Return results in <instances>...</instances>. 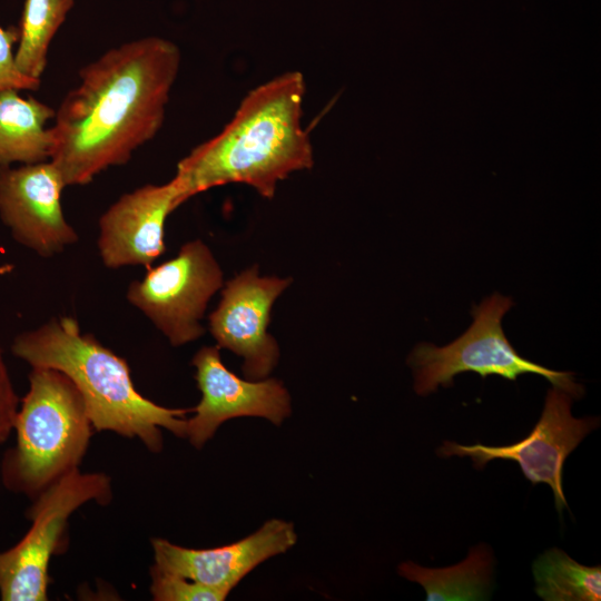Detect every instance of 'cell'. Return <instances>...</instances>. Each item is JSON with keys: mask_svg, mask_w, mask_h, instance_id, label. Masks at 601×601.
<instances>
[{"mask_svg": "<svg viewBox=\"0 0 601 601\" xmlns=\"http://www.w3.org/2000/svg\"><path fill=\"white\" fill-rule=\"evenodd\" d=\"M201 397L187 418L186 437L201 449L226 421L258 416L280 425L290 415V396L276 378L243 380L223 363L218 346H204L191 359Z\"/></svg>", "mask_w": 601, "mask_h": 601, "instance_id": "10", "label": "cell"}, {"mask_svg": "<svg viewBox=\"0 0 601 601\" xmlns=\"http://www.w3.org/2000/svg\"><path fill=\"white\" fill-rule=\"evenodd\" d=\"M17 89L0 91V167L50 160L53 137L49 120L56 110Z\"/></svg>", "mask_w": 601, "mask_h": 601, "instance_id": "14", "label": "cell"}, {"mask_svg": "<svg viewBox=\"0 0 601 601\" xmlns=\"http://www.w3.org/2000/svg\"><path fill=\"white\" fill-rule=\"evenodd\" d=\"M221 287L218 262L203 240L195 239L183 245L176 257L147 268L142 279L129 285L127 299L173 346H180L205 333L200 319Z\"/></svg>", "mask_w": 601, "mask_h": 601, "instance_id": "7", "label": "cell"}, {"mask_svg": "<svg viewBox=\"0 0 601 601\" xmlns=\"http://www.w3.org/2000/svg\"><path fill=\"white\" fill-rule=\"evenodd\" d=\"M179 48L146 37L107 50L79 71L51 126L50 161L67 186L128 162L160 130L180 68Z\"/></svg>", "mask_w": 601, "mask_h": 601, "instance_id": "1", "label": "cell"}, {"mask_svg": "<svg viewBox=\"0 0 601 601\" xmlns=\"http://www.w3.org/2000/svg\"><path fill=\"white\" fill-rule=\"evenodd\" d=\"M150 593L156 601H223L229 593L200 582L150 568Z\"/></svg>", "mask_w": 601, "mask_h": 601, "instance_id": "18", "label": "cell"}, {"mask_svg": "<svg viewBox=\"0 0 601 601\" xmlns=\"http://www.w3.org/2000/svg\"><path fill=\"white\" fill-rule=\"evenodd\" d=\"M180 205L173 179L119 197L99 219L98 249L105 266L151 267L166 249V219Z\"/></svg>", "mask_w": 601, "mask_h": 601, "instance_id": "12", "label": "cell"}, {"mask_svg": "<svg viewBox=\"0 0 601 601\" xmlns=\"http://www.w3.org/2000/svg\"><path fill=\"white\" fill-rule=\"evenodd\" d=\"M19 404L20 401L0 347V444L4 443L13 431Z\"/></svg>", "mask_w": 601, "mask_h": 601, "instance_id": "20", "label": "cell"}, {"mask_svg": "<svg viewBox=\"0 0 601 601\" xmlns=\"http://www.w3.org/2000/svg\"><path fill=\"white\" fill-rule=\"evenodd\" d=\"M492 553L486 545L471 549L467 558L453 566L428 569L412 561L398 565L403 578L420 583L428 601L485 600L493 572Z\"/></svg>", "mask_w": 601, "mask_h": 601, "instance_id": "15", "label": "cell"}, {"mask_svg": "<svg viewBox=\"0 0 601 601\" xmlns=\"http://www.w3.org/2000/svg\"><path fill=\"white\" fill-rule=\"evenodd\" d=\"M19 29L0 27V91L6 89L37 90L41 81L21 73L14 62L13 45L18 43Z\"/></svg>", "mask_w": 601, "mask_h": 601, "instance_id": "19", "label": "cell"}, {"mask_svg": "<svg viewBox=\"0 0 601 601\" xmlns=\"http://www.w3.org/2000/svg\"><path fill=\"white\" fill-rule=\"evenodd\" d=\"M513 305L510 297L494 293L474 306L472 324L455 341L445 346L416 345L407 358L414 374L415 392L425 396L437 391L439 386L450 387L453 378L465 372L477 373L483 378L497 375L509 381H515L523 374H535L571 397L581 398L584 387L575 382L573 373L531 362L508 341L502 319Z\"/></svg>", "mask_w": 601, "mask_h": 601, "instance_id": "5", "label": "cell"}, {"mask_svg": "<svg viewBox=\"0 0 601 601\" xmlns=\"http://www.w3.org/2000/svg\"><path fill=\"white\" fill-rule=\"evenodd\" d=\"M11 352L31 367L68 376L83 397L95 431L138 439L152 453L162 450L161 428L186 437V415L193 408H168L141 395L126 359L81 333L72 317L52 318L17 335Z\"/></svg>", "mask_w": 601, "mask_h": 601, "instance_id": "3", "label": "cell"}, {"mask_svg": "<svg viewBox=\"0 0 601 601\" xmlns=\"http://www.w3.org/2000/svg\"><path fill=\"white\" fill-rule=\"evenodd\" d=\"M571 404L568 393L553 387L546 393L541 417L523 440L506 446L461 445L446 441L437 453L444 457L470 456L479 470L494 459L513 460L532 484H549L555 509L562 513L568 508L562 487L565 459L600 423L598 417L572 416Z\"/></svg>", "mask_w": 601, "mask_h": 601, "instance_id": "8", "label": "cell"}, {"mask_svg": "<svg viewBox=\"0 0 601 601\" xmlns=\"http://www.w3.org/2000/svg\"><path fill=\"white\" fill-rule=\"evenodd\" d=\"M112 500L110 477L101 472L76 470L32 500L27 516L31 526L12 548L0 552L2 601L48 600L49 564L70 515L88 502L106 505Z\"/></svg>", "mask_w": 601, "mask_h": 601, "instance_id": "6", "label": "cell"}, {"mask_svg": "<svg viewBox=\"0 0 601 601\" xmlns=\"http://www.w3.org/2000/svg\"><path fill=\"white\" fill-rule=\"evenodd\" d=\"M306 82L287 71L248 91L230 121L191 149L173 177L183 205L217 186L244 184L273 198L279 181L311 169L314 152L302 125Z\"/></svg>", "mask_w": 601, "mask_h": 601, "instance_id": "2", "label": "cell"}, {"mask_svg": "<svg viewBox=\"0 0 601 601\" xmlns=\"http://www.w3.org/2000/svg\"><path fill=\"white\" fill-rule=\"evenodd\" d=\"M63 177L50 160L0 167V218L16 242L51 257L78 240L65 218Z\"/></svg>", "mask_w": 601, "mask_h": 601, "instance_id": "11", "label": "cell"}, {"mask_svg": "<svg viewBox=\"0 0 601 601\" xmlns=\"http://www.w3.org/2000/svg\"><path fill=\"white\" fill-rule=\"evenodd\" d=\"M13 431L16 444L0 461V481L32 501L79 470L93 426L82 395L68 376L49 367H31Z\"/></svg>", "mask_w": 601, "mask_h": 601, "instance_id": "4", "label": "cell"}, {"mask_svg": "<svg viewBox=\"0 0 601 601\" xmlns=\"http://www.w3.org/2000/svg\"><path fill=\"white\" fill-rule=\"evenodd\" d=\"M535 592L544 601H599L601 568L585 566L552 548L533 562Z\"/></svg>", "mask_w": 601, "mask_h": 601, "instance_id": "17", "label": "cell"}, {"mask_svg": "<svg viewBox=\"0 0 601 601\" xmlns=\"http://www.w3.org/2000/svg\"><path fill=\"white\" fill-rule=\"evenodd\" d=\"M290 278L260 276L253 266L228 280L209 315V331L219 348L243 357L247 380L266 378L277 365L279 348L268 333L272 307Z\"/></svg>", "mask_w": 601, "mask_h": 601, "instance_id": "9", "label": "cell"}, {"mask_svg": "<svg viewBox=\"0 0 601 601\" xmlns=\"http://www.w3.org/2000/svg\"><path fill=\"white\" fill-rule=\"evenodd\" d=\"M297 541L293 523L272 519L253 534L227 545L189 549L154 538V566L230 593L258 564L285 553Z\"/></svg>", "mask_w": 601, "mask_h": 601, "instance_id": "13", "label": "cell"}, {"mask_svg": "<svg viewBox=\"0 0 601 601\" xmlns=\"http://www.w3.org/2000/svg\"><path fill=\"white\" fill-rule=\"evenodd\" d=\"M75 0H26L19 29L14 62L27 77L41 78L49 46Z\"/></svg>", "mask_w": 601, "mask_h": 601, "instance_id": "16", "label": "cell"}]
</instances>
